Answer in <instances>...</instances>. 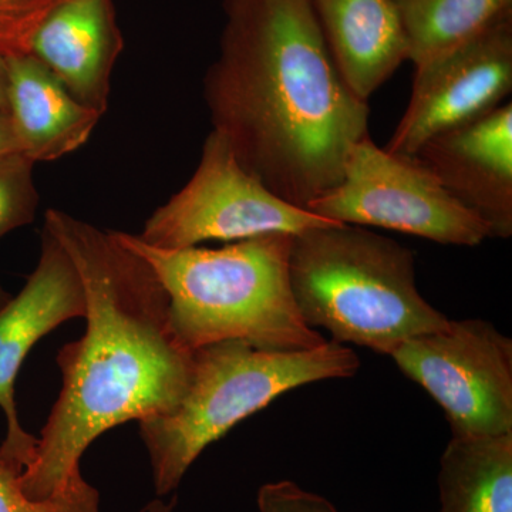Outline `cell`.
I'll return each instance as SVG.
<instances>
[{
    "label": "cell",
    "instance_id": "24",
    "mask_svg": "<svg viewBox=\"0 0 512 512\" xmlns=\"http://www.w3.org/2000/svg\"><path fill=\"white\" fill-rule=\"evenodd\" d=\"M10 298H12V296H10L9 293L5 291L2 282H0V309H2L3 306H5L6 303L10 301Z\"/></svg>",
    "mask_w": 512,
    "mask_h": 512
},
{
    "label": "cell",
    "instance_id": "18",
    "mask_svg": "<svg viewBox=\"0 0 512 512\" xmlns=\"http://www.w3.org/2000/svg\"><path fill=\"white\" fill-rule=\"evenodd\" d=\"M33 161L20 153L0 157V239L29 225L39 207Z\"/></svg>",
    "mask_w": 512,
    "mask_h": 512
},
{
    "label": "cell",
    "instance_id": "20",
    "mask_svg": "<svg viewBox=\"0 0 512 512\" xmlns=\"http://www.w3.org/2000/svg\"><path fill=\"white\" fill-rule=\"evenodd\" d=\"M256 503L259 512H339L328 498L289 480L262 485Z\"/></svg>",
    "mask_w": 512,
    "mask_h": 512
},
{
    "label": "cell",
    "instance_id": "14",
    "mask_svg": "<svg viewBox=\"0 0 512 512\" xmlns=\"http://www.w3.org/2000/svg\"><path fill=\"white\" fill-rule=\"evenodd\" d=\"M320 29L343 82L367 101L409 60L392 0H312Z\"/></svg>",
    "mask_w": 512,
    "mask_h": 512
},
{
    "label": "cell",
    "instance_id": "11",
    "mask_svg": "<svg viewBox=\"0 0 512 512\" xmlns=\"http://www.w3.org/2000/svg\"><path fill=\"white\" fill-rule=\"evenodd\" d=\"M413 157L487 225L490 238H511L512 103L431 138Z\"/></svg>",
    "mask_w": 512,
    "mask_h": 512
},
{
    "label": "cell",
    "instance_id": "21",
    "mask_svg": "<svg viewBox=\"0 0 512 512\" xmlns=\"http://www.w3.org/2000/svg\"><path fill=\"white\" fill-rule=\"evenodd\" d=\"M19 153L18 141L9 114L0 111V157Z\"/></svg>",
    "mask_w": 512,
    "mask_h": 512
},
{
    "label": "cell",
    "instance_id": "1",
    "mask_svg": "<svg viewBox=\"0 0 512 512\" xmlns=\"http://www.w3.org/2000/svg\"><path fill=\"white\" fill-rule=\"evenodd\" d=\"M43 229L80 276L87 328L59 350L62 390L20 474L23 493L36 501L82 480L80 461L101 434L170 413L187 390L194 355L175 335L153 269L113 232L55 208Z\"/></svg>",
    "mask_w": 512,
    "mask_h": 512
},
{
    "label": "cell",
    "instance_id": "3",
    "mask_svg": "<svg viewBox=\"0 0 512 512\" xmlns=\"http://www.w3.org/2000/svg\"><path fill=\"white\" fill-rule=\"evenodd\" d=\"M111 232L153 269L168 296L171 326L188 349L242 340L258 349L301 352L325 343L293 299V235L272 232L218 249H161L138 235Z\"/></svg>",
    "mask_w": 512,
    "mask_h": 512
},
{
    "label": "cell",
    "instance_id": "16",
    "mask_svg": "<svg viewBox=\"0 0 512 512\" xmlns=\"http://www.w3.org/2000/svg\"><path fill=\"white\" fill-rule=\"evenodd\" d=\"M414 69L448 55L512 16V0H392Z\"/></svg>",
    "mask_w": 512,
    "mask_h": 512
},
{
    "label": "cell",
    "instance_id": "19",
    "mask_svg": "<svg viewBox=\"0 0 512 512\" xmlns=\"http://www.w3.org/2000/svg\"><path fill=\"white\" fill-rule=\"evenodd\" d=\"M64 0H0V55H28L40 23Z\"/></svg>",
    "mask_w": 512,
    "mask_h": 512
},
{
    "label": "cell",
    "instance_id": "4",
    "mask_svg": "<svg viewBox=\"0 0 512 512\" xmlns=\"http://www.w3.org/2000/svg\"><path fill=\"white\" fill-rule=\"evenodd\" d=\"M289 281L306 326L328 330L340 345L390 355L450 322L417 289L413 252L359 225L333 222L293 235Z\"/></svg>",
    "mask_w": 512,
    "mask_h": 512
},
{
    "label": "cell",
    "instance_id": "5",
    "mask_svg": "<svg viewBox=\"0 0 512 512\" xmlns=\"http://www.w3.org/2000/svg\"><path fill=\"white\" fill-rule=\"evenodd\" d=\"M359 367L356 353L336 342L301 352L258 349L242 340L195 349L181 402L170 413L138 421L158 497L177 490L202 451L239 421L289 390L348 379Z\"/></svg>",
    "mask_w": 512,
    "mask_h": 512
},
{
    "label": "cell",
    "instance_id": "7",
    "mask_svg": "<svg viewBox=\"0 0 512 512\" xmlns=\"http://www.w3.org/2000/svg\"><path fill=\"white\" fill-rule=\"evenodd\" d=\"M333 222L272 194L212 130L190 181L150 215L138 238L151 247L184 249L272 232L298 235Z\"/></svg>",
    "mask_w": 512,
    "mask_h": 512
},
{
    "label": "cell",
    "instance_id": "9",
    "mask_svg": "<svg viewBox=\"0 0 512 512\" xmlns=\"http://www.w3.org/2000/svg\"><path fill=\"white\" fill-rule=\"evenodd\" d=\"M512 90V16L414 69L413 92L386 150L414 156L431 138L487 116Z\"/></svg>",
    "mask_w": 512,
    "mask_h": 512
},
{
    "label": "cell",
    "instance_id": "13",
    "mask_svg": "<svg viewBox=\"0 0 512 512\" xmlns=\"http://www.w3.org/2000/svg\"><path fill=\"white\" fill-rule=\"evenodd\" d=\"M8 114L19 153L33 163L69 156L92 137L99 111L74 99L35 56L6 57Z\"/></svg>",
    "mask_w": 512,
    "mask_h": 512
},
{
    "label": "cell",
    "instance_id": "22",
    "mask_svg": "<svg viewBox=\"0 0 512 512\" xmlns=\"http://www.w3.org/2000/svg\"><path fill=\"white\" fill-rule=\"evenodd\" d=\"M0 111L8 114V69L3 55H0Z\"/></svg>",
    "mask_w": 512,
    "mask_h": 512
},
{
    "label": "cell",
    "instance_id": "8",
    "mask_svg": "<svg viewBox=\"0 0 512 512\" xmlns=\"http://www.w3.org/2000/svg\"><path fill=\"white\" fill-rule=\"evenodd\" d=\"M447 414L453 434L512 433V340L483 319L450 320L390 352Z\"/></svg>",
    "mask_w": 512,
    "mask_h": 512
},
{
    "label": "cell",
    "instance_id": "15",
    "mask_svg": "<svg viewBox=\"0 0 512 512\" xmlns=\"http://www.w3.org/2000/svg\"><path fill=\"white\" fill-rule=\"evenodd\" d=\"M439 493V512H512V433L451 434Z\"/></svg>",
    "mask_w": 512,
    "mask_h": 512
},
{
    "label": "cell",
    "instance_id": "17",
    "mask_svg": "<svg viewBox=\"0 0 512 512\" xmlns=\"http://www.w3.org/2000/svg\"><path fill=\"white\" fill-rule=\"evenodd\" d=\"M20 474L0 458V512H101L99 491L84 478L63 493L36 501L23 493Z\"/></svg>",
    "mask_w": 512,
    "mask_h": 512
},
{
    "label": "cell",
    "instance_id": "2",
    "mask_svg": "<svg viewBox=\"0 0 512 512\" xmlns=\"http://www.w3.org/2000/svg\"><path fill=\"white\" fill-rule=\"evenodd\" d=\"M204 80L212 130L276 197L308 211L340 183L370 109L343 82L312 0H225Z\"/></svg>",
    "mask_w": 512,
    "mask_h": 512
},
{
    "label": "cell",
    "instance_id": "23",
    "mask_svg": "<svg viewBox=\"0 0 512 512\" xmlns=\"http://www.w3.org/2000/svg\"><path fill=\"white\" fill-rule=\"evenodd\" d=\"M175 508V500L165 503L161 498L150 501L140 512H173Z\"/></svg>",
    "mask_w": 512,
    "mask_h": 512
},
{
    "label": "cell",
    "instance_id": "12",
    "mask_svg": "<svg viewBox=\"0 0 512 512\" xmlns=\"http://www.w3.org/2000/svg\"><path fill=\"white\" fill-rule=\"evenodd\" d=\"M121 49L111 0H64L40 23L29 53L74 99L104 116Z\"/></svg>",
    "mask_w": 512,
    "mask_h": 512
},
{
    "label": "cell",
    "instance_id": "10",
    "mask_svg": "<svg viewBox=\"0 0 512 512\" xmlns=\"http://www.w3.org/2000/svg\"><path fill=\"white\" fill-rule=\"evenodd\" d=\"M86 315V296L72 259L49 232L35 271L22 291L0 309V409L6 437L0 458L22 473L35 456L37 437L20 424L15 399L16 377L30 350L57 326Z\"/></svg>",
    "mask_w": 512,
    "mask_h": 512
},
{
    "label": "cell",
    "instance_id": "6",
    "mask_svg": "<svg viewBox=\"0 0 512 512\" xmlns=\"http://www.w3.org/2000/svg\"><path fill=\"white\" fill-rule=\"evenodd\" d=\"M308 211L340 224L392 229L444 245L476 247L490 238L487 225L417 158L390 153L370 136L353 144L340 183Z\"/></svg>",
    "mask_w": 512,
    "mask_h": 512
}]
</instances>
